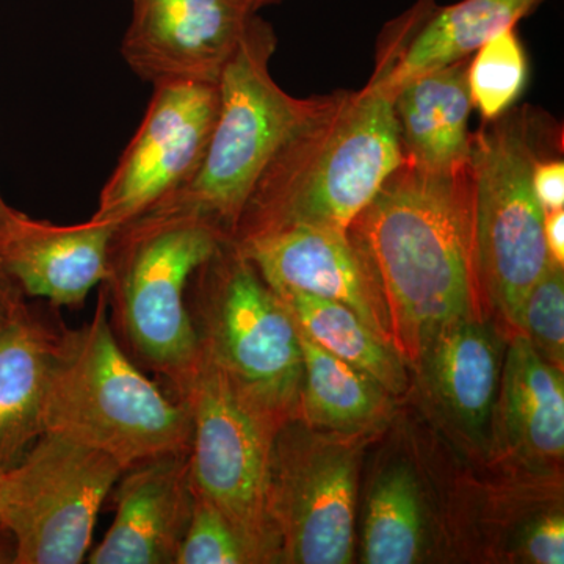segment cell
I'll return each mask as SVG.
<instances>
[{
	"instance_id": "6da1fadb",
	"label": "cell",
	"mask_w": 564,
	"mask_h": 564,
	"mask_svg": "<svg viewBox=\"0 0 564 564\" xmlns=\"http://www.w3.org/2000/svg\"><path fill=\"white\" fill-rule=\"evenodd\" d=\"M369 267L400 358L422 361L448 326L474 307L470 170L430 173L403 165L348 229Z\"/></svg>"
},
{
	"instance_id": "7a4b0ae2",
	"label": "cell",
	"mask_w": 564,
	"mask_h": 564,
	"mask_svg": "<svg viewBox=\"0 0 564 564\" xmlns=\"http://www.w3.org/2000/svg\"><path fill=\"white\" fill-rule=\"evenodd\" d=\"M403 162L393 91L380 77L325 96L267 166L231 242L293 225L348 232Z\"/></svg>"
},
{
	"instance_id": "3957f363",
	"label": "cell",
	"mask_w": 564,
	"mask_h": 564,
	"mask_svg": "<svg viewBox=\"0 0 564 564\" xmlns=\"http://www.w3.org/2000/svg\"><path fill=\"white\" fill-rule=\"evenodd\" d=\"M43 421L44 433L96 448L124 470L192 444L187 404L162 391L122 348L104 288L90 322L62 329Z\"/></svg>"
},
{
	"instance_id": "277c9868",
	"label": "cell",
	"mask_w": 564,
	"mask_h": 564,
	"mask_svg": "<svg viewBox=\"0 0 564 564\" xmlns=\"http://www.w3.org/2000/svg\"><path fill=\"white\" fill-rule=\"evenodd\" d=\"M228 242L202 218L148 210L121 223L102 282L111 328L129 356L176 397L202 355L187 291L193 273Z\"/></svg>"
},
{
	"instance_id": "5b68a950",
	"label": "cell",
	"mask_w": 564,
	"mask_h": 564,
	"mask_svg": "<svg viewBox=\"0 0 564 564\" xmlns=\"http://www.w3.org/2000/svg\"><path fill=\"white\" fill-rule=\"evenodd\" d=\"M274 47L272 28L254 14L218 79L217 120L202 161L150 210L202 218L231 242L267 166L325 101V96L300 99L282 90L269 68Z\"/></svg>"
},
{
	"instance_id": "8992f818",
	"label": "cell",
	"mask_w": 564,
	"mask_h": 564,
	"mask_svg": "<svg viewBox=\"0 0 564 564\" xmlns=\"http://www.w3.org/2000/svg\"><path fill=\"white\" fill-rule=\"evenodd\" d=\"M188 313L199 355L274 433L299 404L300 332L280 296L231 242L193 273Z\"/></svg>"
},
{
	"instance_id": "52a82bcc",
	"label": "cell",
	"mask_w": 564,
	"mask_h": 564,
	"mask_svg": "<svg viewBox=\"0 0 564 564\" xmlns=\"http://www.w3.org/2000/svg\"><path fill=\"white\" fill-rule=\"evenodd\" d=\"M473 133L470 181L477 276L489 299L521 328L527 296L552 259L545 212L533 191L538 155L525 115H502Z\"/></svg>"
},
{
	"instance_id": "ba28073f",
	"label": "cell",
	"mask_w": 564,
	"mask_h": 564,
	"mask_svg": "<svg viewBox=\"0 0 564 564\" xmlns=\"http://www.w3.org/2000/svg\"><path fill=\"white\" fill-rule=\"evenodd\" d=\"M122 473L96 448L41 434L0 486V524L17 541V564L84 562L99 511Z\"/></svg>"
},
{
	"instance_id": "9c48e42d",
	"label": "cell",
	"mask_w": 564,
	"mask_h": 564,
	"mask_svg": "<svg viewBox=\"0 0 564 564\" xmlns=\"http://www.w3.org/2000/svg\"><path fill=\"white\" fill-rule=\"evenodd\" d=\"M176 399L192 417L193 491L234 525L256 562L280 556L267 508L274 433L240 400L225 375L202 358Z\"/></svg>"
},
{
	"instance_id": "30bf717a",
	"label": "cell",
	"mask_w": 564,
	"mask_h": 564,
	"mask_svg": "<svg viewBox=\"0 0 564 564\" xmlns=\"http://www.w3.org/2000/svg\"><path fill=\"white\" fill-rule=\"evenodd\" d=\"M267 508L288 563L345 564L355 547L356 458L282 425L269 459Z\"/></svg>"
},
{
	"instance_id": "8fae6325",
	"label": "cell",
	"mask_w": 564,
	"mask_h": 564,
	"mask_svg": "<svg viewBox=\"0 0 564 564\" xmlns=\"http://www.w3.org/2000/svg\"><path fill=\"white\" fill-rule=\"evenodd\" d=\"M152 87L139 131L104 185L93 220L121 225L150 210L202 161L217 120L218 82L174 80Z\"/></svg>"
},
{
	"instance_id": "7c38bea8",
	"label": "cell",
	"mask_w": 564,
	"mask_h": 564,
	"mask_svg": "<svg viewBox=\"0 0 564 564\" xmlns=\"http://www.w3.org/2000/svg\"><path fill=\"white\" fill-rule=\"evenodd\" d=\"M254 14L243 0H133L122 57L152 85L218 82Z\"/></svg>"
},
{
	"instance_id": "4fadbf2b",
	"label": "cell",
	"mask_w": 564,
	"mask_h": 564,
	"mask_svg": "<svg viewBox=\"0 0 564 564\" xmlns=\"http://www.w3.org/2000/svg\"><path fill=\"white\" fill-rule=\"evenodd\" d=\"M231 243L278 295L304 293L345 304L391 343L377 282L348 232L293 225Z\"/></svg>"
},
{
	"instance_id": "5bb4252c",
	"label": "cell",
	"mask_w": 564,
	"mask_h": 564,
	"mask_svg": "<svg viewBox=\"0 0 564 564\" xmlns=\"http://www.w3.org/2000/svg\"><path fill=\"white\" fill-rule=\"evenodd\" d=\"M111 492L115 519L88 563L176 564L195 500L191 448L124 470Z\"/></svg>"
},
{
	"instance_id": "9a60e30c",
	"label": "cell",
	"mask_w": 564,
	"mask_h": 564,
	"mask_svg": "<svg viewBox=\"0 0 564 564\" xmlns=\"http://www.w3.org/2000/svg\"><path fill=\"white\" fill-rule=\"evenodd\" d=\"M118 225L90 220L61 226L21 214L0 239V265L25 299L51 306H82L107 276L110 240Z\"/></svg>"
},
{
	"instance_id": "2e32d148",
	"label": "cell",
	"mask_w": 564,
	"mask_h": 564,
	"mask_svg": "<svg viewBox=\"0 0 564 564\" xmlns=\"http://www.w3.org/2000/svg\"><path fill=\"white\" fill-rule=\"evenodd\" d=\"M541 2L543 0H462L443 9L434 6L410 33L425 9L432 7L429 2L408 31L410 36H404L408 41L403 40L408 13L395 22L392 29L395 54L386 55L375 76L395 93L404 82L466 61L494 36L516 28Z\"/></svg>"
},
{
	"instance_id": "e0dca14e",
	"label": "cell",
	"mask_w": 564,
	"mask_h": 564,
	"mask_svg": "<svg viewBox=\"0 0 564 564\" xmlns=\"http://www.w3.org/2000/svg\"><path fill=\"white\" fill-rule=\"evenodd\" d=\"M63 326L24 300L0 328V470L44 434V400Z\"/></svg>"
},
{
	"instance_id": "ac0fdd59",
	"label": "cell",
	"mask_w": 564,
	"mask_h": 564,
	"mask_svg": "<svg viewBox=\"0 0 564 564\" xmlns=\"http://www.w3.org/2000/svg\"><path fill=\"white\" fill-rule=\"evenodd\" d=\"M466 61L404 82L393 93L404 163L430 173L469 166L473 133Z\"/></svg>"
},
{
	"instance_id": "d6986e66",
	"label": "cell",
	"mask_w": 564,
	"mask_h": 564,
	"mask_svg": "<svg viewBox=\"0 0 564 564\" xmlns=\"http://www.w3.org/2000/svg\"><path fill=\"white\" fill-rule=\"evenodd\" d=\"M500 426L508 445L534 459H562L564 381L562 369L545 361L525 334L516 336L505 361Z\"/></svg>"
},
{
	"instance_id": "ffe728a7",
	"label": "cell",
	"mask_w": 564,
	"mask_h": 564,
	"mask_svg": "<svg viewBox=\"0 0 564 564\" xmlns=\"http://www.w3.org/2000/svg\"><path fill=\"white\" fill-rule=\"evenodd\" d=\"M437 402L463 430L485 432L500 383L499 345L484 325L466 318L445 328L423 355Z\"/></svg>"
},
{
	"instance_id": "44dd1931",
	"label": "cell",
	"mask_w": 564,
	"mask_h": 564,
	"mask_svg": "<svg viewBox=\"0 0 564 564\" xmlns=\"http://www.w3.org/2000/svg\"><path fill=\"white\" fill-rule=\"evenodd\" d=\"M278 296L307 339L372 378L384 391H404L406 373L399 352L350 307L304 293Z\"/></svg>"
},
{
	"instance_id": "7402d4cb",
	"label": "cell",
	"mask_w": 564,
	"mask_h": 564,
	"mask_svg": "<svg viewBox=\"0 0 564 564\" xmlns=\"http://www.w3.org/2000/svg\"><path fill=\"white\" fill-rule=\"evenodd\" d=\"M300 332V329H299ZM303 378L300 408L307 422L334 430L367 425L383 410V388L300 333Z\"/></svg>"
},
{
	"instance_id": "603a6c76",
	"label": "cell",
	"mask_w": 564,
	"mask_h": 564,
	"mask_svg": "<svg viewBox=\"0 0 564 564\" xmlns=\"http://www.w3.org/2000/svg\"><path fill=\"white\" fill-rule=\"evenodd\" d=\"M364 562L411 564L422 555L425 530L417 480L408 467L386 470L375 484L364 522Z\"/></svg>"
},
{
	"instance_id": "cb8c5ba5",
	"label": "cell",
	"mask_w": 564,
	"mask_h": 564,
	"mask_svg": "<svg viewBox=\"0 0 564 564\" xmlns=\"http://www.w3.org/2000/svg\"><path fill=\"white\" fill-rule=\"evenodd\" d=\"M527 57L513 29L500 32L467 65L470 101L486 122L502 117L524 91Z\"/></svg>"
},
{
	"instance_id": "d4e9b609",
	"label": "cell",
	"mask_w": 564,
	"mask_h": 564,
	"mask_svg": "<svg viewBox=\"0 0 564 564\" xmlns=\"http://www.w3.org/2000/svg\"><path fill=\"white\" fill-rule=\"evenodd\" d=\"M254 563L250 549L210 502L195 492L191 522L177 552L176 564Z\"/></svg>"
},
{
	"instance_id": "484cf974",
	"label": "cell",
	"mask_w": 564,
	"mask_h": 564,
	"mask_svg": "<svg viewBox=\"0 0 564 564\" xmlns=\"http://www.w3.org/2000/svg\"><path fill=\"white\" fill-rule=\"evenodd\" d=\"M521 329L538 352L563 369L564 361V276L554 261L527 296Z\"/></svg>"
},
{
	"instance_id": "4316f807",
	"label": "cell",
	"mask_w": 564,
	"mask_h": 564,
	"mask_svg": "<svg viewBox=\"0 0 564 564\" xmlns=\"http://www.w3.org/2000/svg\"><path fill=\"white\" fill-rule=\"evenodd\" d=\"M525 555L530 562L538 564L564 563V522L562 514L545 516L534 522L525 533Z\"/></svg>"
},
{
	"instance_id": "83f0119b",
	"label": "cell",
	"mask_w": 564,
	"mask_h": 564,
	"mask_svg": "<svg viewBox=\"0 0 564 564\" xmlns=\"http://www.w3.org/2000/svg\"><path fill=\"white\" fill-rule=\"evenodd\" d=\"M533 191L544 212L563 209L564 163L562 159H538L533 169Z\"/></svg>"
},
{
	"instance_id": "f1b7e54d",
	"label": "cell",
	"mask_w": 564,
	"mask_h": 564,
	"mask_svg": "<svg viewBox=\"0 0 564 564\" xmlns=\"http://www.w3.org/2000/svg\"><path fill=\"white\" fill-rule=\"evenodd\" d=\"M544 239L552 261L563 267L564 263V212L563 209L545 212Z\"/></svg>"
},
{
	"instance_id": "f546056e",
	"label": "cell",
	"mask_w": 564,
	"mask_h": 564,
	"mask_svg": "<svg viewBox=\"0 0 564 564\" xmlns=\"http://www.w3.org/2000/svg\"><path fill=\"white\" fill-rule=\"evenodd\" d=\"M24 300L28 299H25L21 289L18 288L17 282L11 280L10 274L0 265V328H2L3 323L9 321L11 313H13Z\"/></svg>"
},
{
	"instance_id": "4dcf8cb0",
	"label": "cell",
	"mask_w": 564,
	"mask_h": 564,
	"mask_svg": "<svg viewBox=\"0 0 564 564\" xmlns=\"http://www.w3.org/2000/svg\"><path fill=\"white\" fill-rule=\"evenodd\" d=\"M18 549L13 534L0 524V564H17Z\"/></svg>"
},
{
	"instance_id": "1f68e13d",
	"label": "cell",
	"mask_w": 564,
	"mask_h": 564,
	"mask_svg": "<svg viewBox=\"0 0 564 564\" xmlns=\"http://www.w3.org/2000/svg\"><path fill=\"white\" fill-rule=\"evenodd\" d=\"M18 215H20V212L10 207L3 199L2 193H0V239H2L3 234L9 231L11 223L14 221Z\"/></svg>"
},
{
	"instance_id": "d6a6232c",
	"label": "cell",
	"mask_w": 564,
	"mask_h": 564,
	"mask_svg": "<svg viewBox=\"0 0 564 564\" xmlns=\"http://www.w3.org/2000/svg\"><path fill=\"white\" fill-rule=\"evenodd\" d=\"M247 3L248 9L252 11H258L261 7L267 6V3L276 2V0H243Z\"/></svg>"
},
{
	"instance_id": "836d02e7",
	"label": "cell",
	"mask_w": 564,
	"mask_h": 564,
	"mask_svg": "<svg viewBox=\"0 0 564 564\" xmlns=\"http://www.w3.org/2000/svg\"><path fill=\"white\" fill-rule=\"evenodd\" d=\"M3 474H6V470H0V486H2Z\"/></svg>"
}]
</instances>
